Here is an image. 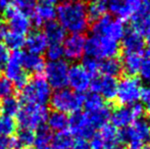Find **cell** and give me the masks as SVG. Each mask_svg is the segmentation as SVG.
<instances>
[{
    "instance_id": "obj_14",
    "label": "cell",
    "mask_w": 150,
    "mask_h": 149,
    "mask_svg": "<svg viewBox=\"0 0 150 149\" xmlns=\"http://www.w3.org/2000/svg\"><path fill=\"white\" fill-rule=\"evenodd\" d=\"M4 14L7 20V28L10 31L22 35H26L31 31L33 23L28 13L21 11L11 5Z\"/></svg>"
},
{
    "instance_id": "obj_50",
    "label": "cell",
    "mask_w": 150,
    "mask_h": 149,
    "mask_svg": "<svg viewBox=\"0 0 150 149\" xmlns=\"http://www.w3.org/2000/svg\"><path fill=\"white\" fill-rule=\"evenodd\" d=\"M148 119H149V121H150V105H149V107H148Z\"/></svg>"
},
{
    "instance_id": "obj_29",
    "label": "cell",
    "mask_w": 150,
    "mask_h": 149,
    "mask_svg": "<svg viewBox=\"0 0 150 149\" xmlns=\"http://www.w3.org/2000/svg\"><path fill=\"white\" fill-rule=\"evenodd\" d=\"M86 8L89 20L94 22L106 14L108 10L106 0H89L88 3H86Z\"/></svg>"
},
{
    "instance_id": "obj_43",
    "label": "cell",
    "mask_w": 150,
    "mask_h": 149,
    "mask_svg": "<svg viewBox=\"0 0 150 149\" xmlns=\"http://www.w3.org/2000/svg\"><path fill=\"white\" fill-rule=\"evenodd\" d=\"M16 143L14 138L0 136V149H16Z\"/></svg>"
},
{
    "instance_id": "obj_8",
    "label": "cell",
    "mask_w": 150,
    "mask_h": 149,
    "mask_svg": "<svg viewBox=\"0 0 150 149\" xmlns=\"http://www.w3.org/2000/svg\"><path fill=\"white\" fill-rule=\"evenodd\" d=\"M69 66L65 60L49 61L44 68V78L51 89L59 90L67 86V75Z\"/></svg>"
},
{
    "instance_id": "obj_23",
    "label": "cell",
    "mask_w": 150,
    "mask_h": 149,
    "mask_svg": "<svg viewBox=\"0 0 150 149\" xmlns=\"http://www.w3.org/2000/svg\"><path fill=\"white\" fill-rule=\"evenodd\" d=\"M22 66L28 74L40 76L44 72L46 64L43 57H41V55L29 53V52H23Z\"/></svg>"
},
{
    "instance_id": "obj_38",
    "label": "cell",
    "mask_w": 150,
    "mask_h": 149,
    "mask_svg": "<svg viewBox=\"0 0 150 149\" xmlns=\"http://www.w3.org/2000/svg\"><path fill=\"white\" fill-rule=\"evenodd\" d=\"M14 93V85L6 77H0V99L11 97Z\"/></svg>"
},
{
    "instance_id": "obj_11",
    "label": "cell",
    "mask_w": 150,
    "mask_h": 149,
    "mask_svg": "<svg viewBox=\"0 0 150 149\" xmlns=\"http://www.w3.org/2000/svg\"><path fill=\"white\" fill-rule=\"evenodd\" d=\"M69 134L73 137L81 138V139H91L95 134V129L91 124L89 117L86 112H77L71 113V117H69Z\"/></svg>"
},
{
    "instance_id": "obj_46",
    "label": "cell",
    "mask_w": 150,
    "mask_h": 149,
    "mask_svg": "<svg viewBox=\"0 0 150 149\" xmlns=\"http://www.w3.org/2000/svg\"><path fill=\"white\" fill-rule=\"evenodd\" d=\"M39 4H44V5H50V6H56L60 0H37Z\"/></svg>"
},
{
    "instance_id": "obj_17",
    "label": "cell",
    "mask_w": 150,
    "mask_h": 149,
    "mask_svg": "<svg viewBox=\"0 0 150 149\" xmlns=\"http://www.w3.org/2000/svg\"><path fill=\"white\" fill-rule=\"evenodd\" d=\"M85 46L86 38L83 34H71L63 41V56L71 61L79 60L85 53Z\"/></svg>"
},
{
    "instance_id": "obj_33",
    "label": "cell",
    "mask_w": 150,
    "mask_h": 149,
    "mask_svg": "<svg viewBox=\"0 0 150 149\" xmlns=\"http://www.w3.org/2000/svg\"><path fill=\"white\" fill-rule=\"evenodd\" d=\"M18 129L16 121L9 115H0V136L11 137Z\"/></svg>"
},
{
    "instance_id": "obj_13",
    "label": "cell",
    "mask_w": 150,
    "mask_h": 149,
    "mask_svg": "<svg viewBox=\"0 0 150 149\" xmlns=\"http://www.w3.org/2000/svg\"><path fill=\"white\" fill-rule=\"evenodd\" d=\"M107 8L115 18L120 20H131L143 6V0H106Z\"/></svg>"
},
{
    "instance_id": "obj_41",
    "label": "cell",
    "mask_w": 150,
    "mask_h": 149,
    "mask_svg": "<svg viewBox=\"0 0 150 149\" xmlns=\"http://www.w3.org/2000/svg\"><path fill=\"white\" fill-rule=\"evenodd\" d=\"M9 57H10L9 49L3 43H0V72L4 71L8 60H9Z\"/></svg>"
},
{
    "instance_id": "obj_37",
    "label": "cell",
    "mask_w": 150,
    "mask_h": 149,
    "mask_svg": "<svg viewBox=\"0 0 150 149\" xmlns=\"http://www.w3.org/2000/svg\"><path fill=\"white\" fill-rule=\"evenodd\" d=\"M46 57L49 61H57L62 59L63 57V49L62 44H49L46 48Z\"/></svg>"
},
{
    "instance_id": "obj_27",
    "label": "cell",
    "mask_w": 150,
    "mask_h": 149,
    "mask_svg": "<svg viewBox=\"0 0 150 149\" xmlns=\"http://www.w3.org/2000/svg\"><path fill=\"white\" fill-rule=\"evenodd\" d=\"M47 127L53 132H63L67 131V126H69V117L65 113L55 112H50L47 117Z\"/></svg>"
},
{
    "instance_id": "obj_6",
    "label": "cell",
    "mask_w": 150,
    "mask_h": 149,
    "mask_svg": "<svg viewBox=\"0 0 150 149\" xmlns=\"http://www.w3.org/2000/svg\"><path fill=\"white\" fill-rule=\"evenodd\" d=\"M127 29L122 20L113 16L104 14L94 22L92 27V34L97 36L110 38L115 41H122Z\"/></svg>"
},
{
    "instance_id": "obj_19",
    "label": "cell",
    "mask_w": 150,
    "mask_h": 149,
    "mask_svg": "<svg viewBox=\"0 0 150 149\" xmlns=\"http://www.w3.org/2000/svg\"><path fill=\"white\" fill-rule=\"evenodd\" d=\"M122 41V49H124L125 53L141 54L144 50V38L141 34L133 31L132 29L126 31Z\"/></svg>"
},
{
    "instance_id": "obj_9",
    "label": "cell",
    "mask_w": 150,
    "mask_h": 149,
    "mask_svg": "<svg viewBox=\"0 0 150 149\" xmlns=\"http://www.w3.org/2000/svg\"><path fill=\"white\" fill-rule=\"evenodd\" d=\"M141 84L137 78L126 77L117 82V102L122 106H130L136 103L140 98Z\"/></svg>"
},
{
    "instance_id": "obj_21",
    "label": "cell",
    "mask_w": 150,
    "mask_h": 149,
    "mask_svg": "<svg viewBox=\"0 0 150 149\" xmlns=\"http://www.w3.org/2000/svg\"><path fill=\"white\" fill-rule=\"evenodd\" d=\"M0 39L3 41V44L9 50H22L25 46L26 37L25 35L12 32L4 25H0Z\"/></svg>"
},
{
    "instance_id": "obj_44",
    "label": "cell",
    "mask_w": 150,
    "mask_h": 149,
    "mask_svg": "<svg viewBox=\"0 0 150 149\" xmlns=\"http://www.w3.org/2000/svg\"><path fill=\"white\" fill-rule=\"evenodd\" d=\"M71 149H90V145L88 140L81 139V138H76L74 139Z\"/></svg>"
},
{
    "instance_id": "obj_20",
    "label": "cell",
    "mask_w": 150,
    "mask_h": 149,
    "mask_svg": "<svg viewBox=\"0 0 150 149\" xmlns=\"http://www.w3.org/2000/svg\"><path fill=\"white\" fill-rule=\"evenodd\" d=\"M31 14L33 25L39 27L44 24L46 25L50 22H53L54 18H56V7L38 3Z\"/></svg>"
},
{
    "instance_id": "obj_26",
    "label": "cell",
    "mask_w": 150,
    "mask_h": 149,
    "mask_svg": "<svg viewBox=\"0 0 150 149\" xmlns=\"http://www.w3.org/2000/svg\"><path fill=\"white\" fill-rule=\"evenodd\" d=\"M142 61L143 58L141 57V54L126 53L122 58V68L128 77H134L140 71Z\"/></svg>"
},
{
    "instance_id": "obj_12",
    "label": "cell",
    "mask_w": 150,
    "mask_h": 149,
    "mask_svg": "<svg viewBox=\"0 0 150 149\" xmlns=\"http://www.w3.org/2000/svg\"><path fill=\"white\" fill-rule=\"evenodd\" d=\"M122 133V141L143 145L150 137V123L145 119H137Z\"/></svg>"
},
{
    "instance_id": "obj_34",
    "label": "cell",
    "mask_w": 150,
    "mask_h": 149,
    "mask_svg": "<svg viewBox=\"0 0 150 149\" xmlns=\"http://www.w3.org/2000/svg\"><path fill=\"white\" fill-rule=\"evenodd\" d=\"M35 139V132L33 130L21 128L16 133V137L14 138L16 143V147H31L34 144Z\"/></svg>"
},
{
    "instance_id": "obj_49",
    "label": "cell",
    "mask_w": 150,
    "mask_h": 149,
    "mask_svg": "<svg viewBox=\"0 0 150 149\" xmlns=\"http://www.w3.org/2000/svg\"><path fill=\"white\" fill-rule=\"evenodd\" d=\"M145 37H146V41L147 43H148V45L150 46V30L148 31V32L145 34Z\"/></svg>"
},
{
    "instance_id": "obj_48",
    "label": "cell",
    "mask_w": 150,
    "mask_h": 149,
    "mask_svg": "<svg viewBox=\"0 0 150 149\" xmlns=\"http://www.w3.org/2000/svg\"><path fill=\"white\" fill-rule=\"evenodd\" d=\"M145 59H149L150 60V46L145 50Z\"/></svg>"
},
{
    "instance_id": "obj_39",
    "label": "cell",
    "mask_w": 150,
    "mask_h": 149,
    "mask_svg": "<svg viewBox=\"0 0 150 149\" xmlns=\"http://www.w3.org/2000/svg\"><path fill=\"white\" fill-rule=\"evenodd\" d=\"M11 5L16 9L24 11L26 13H32L35 6L37 5V0H10Z\"/></svg>"
},
{
    "instance_id": "obj_25",
    "label": "cell",
    "mask_w": 150,
    "mask_h": 149,
    "mask_svg": "<svg viewBox=\"0 0 150 149\" xmlns=\"http://www.w3.org/2000/svg\"><path fill=\"white\" fill-rule=\"evenodd\" d=\"M44 35L49 44H62L65 39V31L57 22H50L45 25Z\"/></svg>"
},
{
    "instance_id": "obj_30",
    "label": "cell",
    "mask_w": 150,
    "mask_h": 149,
    "mask_svg": "<svg viewBox=\"0 0 150 149\" xmlns=\"http://www.w3.org/2000/svg\"><path fill=\"white\" fill-rule=\"evenodd\" d=\"M53 134L52 131L48 127L42 126L38 128L35 132V139H34V145L37 149H46L51 146Z\"/></svg>"
},
{
    "instance_id": "obj_52",
    "label": "cell",
    "mask_w": 150,
    "mask_h": 149,
    "mask_svg": "<svg viewBox=\"0 0 150 149\" xmlns=\"http://www.w3.org/2000/svg\"><path fill=\"white\" fill-rule=\"evenodd\" d=\"M1 112H2V108H1V103H0V115H1Z\"/></svg>"
},
{
    "instance_id": "obj_5",
    "label": "cell",
    "mask_w": 150,
    "mask_h": 149,
    "mask_svg": "<svg viewBox=\"0 0 150 149\" xmlns=\"http://www.w3.org/2000/svg\"><path fill=\"white\" fill-rule=\"evenodd\" d=\"M48 114L49 112L46 105L22 103V107L16 114V119L21 128H26L34 131L44 126L47 121Z\"/></svg>"
},
{
    "instance_id": "obj_10",
    "label": "cell",
    "mask_w": 150,
    "mask_h": 149,
    "mask_svg": "<svg viewBox=\"0 0 150 149\" xmlns=\"http://www.w3.org/2000/svg\"><path fill=\"white\" fill-rule=\"evenodd\" d=\"M144 113V107L141 103L132 104L130 106H120L110 113L111 124L113 127L125 129L129 127L135 119H140L141 115Z\"/></svg>"
},
{
    "instance_id": "obj_3",
    "label": "cell",
    "mask_w": 150,
    "mask_h": 149,
    "mask_svg": "<svg viewBox=\"0 0 150 149\" xmlns=\"http://www.w3.org/2000/svg\"><path fill=\"white\" fill-rule=\"evenodd\" d=\"M85 52L87 56L99 60L115 58L120 53V43L110 38L92 34L86 39Z\"/></svg>"
},
{
    "instance_id": "obj_28",
    "label": "cell",
    "mask_w": 150,
    "mask_h": 149,
    "mask_svg": "<svg viewBox=\"0 0 150 149\" xmlns=\"http://www.w3.org/2000/svg\"><path fill=\"white\" fill-rule=\"evenodd\" d=\"M122 62L117 57L102 59L99 62V74H102V76L115 78L122 73Z\"/></svg>"
},
{
    "instance_id": "obj_1",
    "label": "cell",
    "mask_w": 150,
    "mask_h": 149,
    "mask_svg": "<svg viewBox=\"0 0 150 149\" xmlns=\"http://www.w3.org/2000/svg\"><path fill=\"white\" fill-rule=\"evenodd\" d=\"M58 24L65 32L83 34L89 27L86 3L83 0H65L56 8Z\"/></svg>"
},
{
    "instance_id": "obj_18",
    "label": "cell",
    "mask_w": 150,
    "mask_h": 149,
    "mask_svg": "<svg viewBox=\"0 0 150 149\" xmlns=\"http://www.w3.org/2000/svg\"><path fill=\"white\" fill-rule=\"evenodd\" d=\"M98 137L102 144V149H122V138L120 131L112 125L106 124L100 128Z\"/></svg>"
},
{
    "instance_id": "obj_35",
    "label": "cell",
    "mask_w": 150,
    "mask_h": 149,
    "mask_svg": "<svg viewBox=\"0 0 150 149\" xmlns=\"http://www.w3.org/2000/svg\"><path fill=\"white\" fill-rule=\"evenodd\" d=\"M21 107H22V102L20 99L13 97H8L3 100L1 104L2 112H4L5 115H9V117H16V114L20 112Z\"/></svg>"
},
{
    "instance_id": "obj_54",
    "label": "cell",
    "mask_w": 150,
    "mask_h": 149,
    "mask_svg": "<svg viewBox=\"0 0 150 149\" xmlns=\"http://www.w3.org/2000/svg\"><path fill=\"white\" fill-rule=\"evenodd\" d=\"M149 140H150V137H149Z\"/></svg>"
},
{
    "instance_id": "obj_36",
    "label": "cell",
    "mask_w": 150,
    "mask_h": 149,
    "mask_svg": "<svg viewBox=\"0 0 150 149\" xmlns=\"http://www.w3.org/2000/svg\"><path fill=\"white\" fill-rule=\"evenodd\" d=\"M106 104L104 103V100L101 96L96 93H90L84 99V105L86 108V112H92L104 107Z\"/></svg>"
},
{
    "instance_id": "obj_16",
    "label": "cell",
    "mask_w": 150,
    "mask_h": 149,
    "mask_svg": "<svg viewBox=\"0 0 150 149\" xmlns=\"http://www.w3.org/2000/svg\"><path fill=\"white\" fill-rule=\"evenodd\" d=\"M90 89L93 93L98 94L102 97V99L112 101L115 99L117 89V81L112 77H97L92 79L90 85Z\"/></svg>"
},
{
    "instance_id": "obj_51",
    "label": "cell",
    "mask_w": 150,
    "mask_h": 149,
    "mask_svg": "<svg viewBox=\"0 0 150 149\" xmlns=\"http://www.w3.org/2000/svg\"><path fill=\"white\" fill-rule=\"evenodd\" d=\"M18 149H34V148H32V147H21Z\"/></svg>"
},
{
    "instance_id": "obj_7",
    "label": "cell",
    "mask_w": 150,
    "mask_h": 149,
    "mask_svg": "<svg viewBox=\"0 0 150 149\" xmlns=\"http://www.w3.org/2000/svg\"><path fill=\"white\" fill-rule=\"evenodd\" d=\"M23 50H16L10 53V57L4 68V77H6L14 87L22 89L29 81V74L22 66Z\"/></svg>"
},
{
    "instance_id": "obj_42",
    "label": "cell",
    "mask_w": 150,
    "mask_h": 149,
    "mask_svg": "<svg viewBox=\"0 0 150 149\" xmlns=\"http://www.w3.org/2000/svg\"><path fill=\"white\" fill-rule=\"evenodd\" d=\"M139 73L141 75V78L146 83L150 84V60L149 59H143Z\"/></svg>"
},
{
    "instance_id": "obj_15",
    "label": "cell",
    "mask_w": 150,
    "mask_h": 149,
    "mask_svg": "<svg viewBox=\"0 0 150 149\" xmlns=\"http://www.w3.org/2000/svg\"><path fill=\"white\" fill-rule=\"evenodd\" d=\"M92 77L88 74L87 71L82 64H73L69 68L67 75V85L73 91L77 93H83L90 89Z\"/></svg>"
},
{
    "instance_id": "obj_40",
    "label": "cell",
    "mask_w": 150,
    "mask_h": 149,
    "mask_svg": "<svg viewBox=\"0 0 150 149\" xmlns=\"http://www.w3.org/2000/svg\"><path fill=\"white\" fill-rule=\"evenodd\" d=\"M99 62L100 60L96 59L91 56H86L83 60V68L87 71V73L91 77H95L99 74Z\"/></svg>"
},
{
    "instance_id": "obj_4",
    "label": "cell",
    "mask_w": 150,
    "mask_h": 149,
    "mask_svg": "<svg viewBox=\"0 0 150 149\" xmlns=\"http://www.w3.org/2000/svg\"><path fill=\"white\" fill-rule=\"evenodd\" d=\"M84 99L85 96L81 93H77L71 89L63 88L52 93L49 102L55 112L67 114L80 112L82 106L84 105Z\"/></svg>"
},
{
    "instance_id": "obj_47",
    "label": "cell",
    "mask_w": 150,
    "mask_h": 149,
    "mask_svg": "<svg viewBox=\"0 0 150 149\" xmlns=\"http://www.w3.org/2000/svg\"><path fill=\"white\" fill-rule=\"evenodd\" d=\"M125 149H144V148H143V145H140V144L128 143V146Z\"/></svg>"
},
{
    "instance_id": "obj_22",
    "label": "cell",
    "mask_w": 150,
    "mask_h": 149,
    "mask_svg": "<svg viewBox=\"0 0 150 149\" xmlns=\"http://www.w3.org/2000/svg\"><path fill=\"white\" fill-rule=\"evenodd\" d=\"M25 46L29 53L41 55L46 51V48L48 47V41L43 32L34 31L26 38Z\"/></svg>"
},
{
    "instance_id": "obj_45",
    "label": "cell",
    "mask_w": 150,
    "mask_h": 149,
    "mask_svg": "<svg viewBox=\"0 0 150 149\" xmlns=\"http://www.w3.org/2000/svg\"><path fill=\"white\" fill-rule=\"evenodd\" d=\"M140 98L144 103L150 105V86H144L141 88Z\"/></svg>"
},
{
    "instance_id": "obj_24",
    "label": "cell",
    "mask_w": 150,
    "mask_h": 149,
    "mask_svg": "<svg viewBox=\"0 0 150 149\" xmlns=\"http://www.w3.org/2000/svg\"><path fill=\"white\" fill-rule=\"evenodd\" d=\"M131 27L133 31L145 36L150 30V11L142 6V8L131 18Z\"/></svg>"
},
{
    "instance_id": "obj_2",
    "label": "cell",
    "mask_w": 150,
    "mask_h": 149,
    "mask_svg": "<svg viewBox=\"0 0 150 149\" xmlns=\"http://www.w3.org/2000/svg\"><path fill=\"white\" fill-rule=\"evenodd\" d=\"M52 95V89L44 77L36 76L21 89V102L46 105Z\"/></svg>"
},
{
    "instance_id": "obj_31",
    "label": "cell",
    "mask_w": 150,
    "mask_h": 149,
    "mask_svg": "<svg viewBox=\"0 0 150 149\" xmlns=\"http://www.w3.org/2000/svg\"><path fill=\"white\" fill-rule=\"evenodd\" d=\"M89 117L91 124L93 125V127L95 129H100L103 126H105L108 121V119H110V110L106 105L104 107L100 108V109L96 110V112H86Z\"/></svg>"
},
{
    "instance_id": "obj_53",
    "label": "cell",
    "mask_w": 150,
    "mask_h": 149,
    "mask_svg": "<svg viewBox=\"0 0 150 149\" xmlns=\"http://www.w3.org/2000/svg\"><path fill=\"white\" fill-rule=\"evenodd\" d=\"M145 149H150V146H149V147H147V148H145Z\"/></svg>"
},
{
    "instance_id": "obj_32",
    "label": "cell",
    "mask_w": 150,
    "mask_h": 149,
    "mask_svg": "<svg viewBox=\"0 0 150 149\" xmlns=\"http://www.w3.org/2000/svg\"><path fill=\"white\" fill-rule=\"evenodd\" d=\"M74 142V137L69 134V132L63 131L58 132L53 136L51 142L52 149H71Z\"/></svg>"
}]
</instances>
